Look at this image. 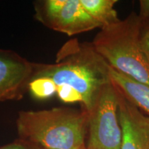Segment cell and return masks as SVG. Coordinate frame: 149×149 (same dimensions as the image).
<instances>
[{"label": "cell", "mask_w": 149, "mask_h": 149, "mask_svg": "<svg viewBox=\"0 0 149 149\" xmlns=\"http://www.w3.org/2000/svg\"><path fill=\"white\" fill-rule=\"evenodd\" d=\"M118 106V91L111 81L102 89L88 113L86 149H120L122 133Z\"/></svg>", "instance_id": "277c9868"}, {"label": "cell", "mask_w": 149, "mask_h": 149, "mask_svg": "<svg viewBox=\"0 0 149 149\" xmlns=\"http://www.w3.org/2000/svg\"><path fill=\"white\" fill-rule=\"evenodd\" d=\"M35 17L44 26L68 36L100 28L80 0H44L35 3Z\"/></svg>", "instance_id": "5b68a950"}, {"label": "cell", "mask_w": 149, "mask_h": 149, "mask_svg": "<svg viewBox=\"0 0 149 149\" xmlns=\"http://www.w3.org/2000/svg\"><path fill=\"white\" fill-rule=\"evenodd\" d=\"M88 113L59 107L20 111L16 120L19 138L44 149H86Z\"/></svg>", "instance_id": "7a4b0ae2"}, {"label": "cell", "mask_w": 149, "mask_h": 149, "mask_svg": "<svg viewBox=\"0 0 149 149\" xmlns=\"http://www.w3.org/2000/svg\"><path fill=\"white\" fill-rule=\"evenodd\" d=\"M148 149H149V141H148Z\"/></svg>", "instance_id": "9a60e30c"}, {"label": "cell", "mask_w": 149, "mask_h": 149, "mask_svg": "<svg viewBox=\"0 0 149 149\" xmlns=\"http://www.w3.org/2000/svg\"><path fill=\"white\" fill-rule=\"evenodd\" d=\"M33 74V63L14 52L0 49V94L5 100L22 98Z\"/></svg>", "instance_id": "8992f818"}, {"label": "cell", "mask_w": 149, "mask_h": 149, "mask_svg": "<svg viewBox=\"0 0 149 149\" xmlns=\"http://www.w3.org/2000/svg\"><path fill=\"white\" fill-rule=\"evenodd\" d=\"M117 0H80L87 13L97 23L100 29L120 20L115 9Z\"/></svg>", "instance_id": "9c48e42d"}, {"label": "cell", "mask_w": 149, "mask_h": 149, "mask_svg": "<svg viewBox=\"0 0 149 149\" xmlns=\"http://www.w3.org/2000/svg\"><path fill=\"white\" fill-rule=\"evenodd\" d=\"M0 149H44L38 145L24 140L22 139H17L10 144L1 146Z\"/></svg>", "instance_id": "7c38bea8"}, {"label": "cell", "mask_w": 149, "mask_h": 149, "mask_svg": "<svg viewBox=\"0 0 149 149\" xmlns=\"http://www.w3.org/2000/svg\"><path fill=\"white\" fill-rule=\"evenodd\" d=\"M117 91L118 115L122 133L120 149H148L149 117Z\"/></svg>", "instance_id": "52a82bcc"}, {"label": "cell", "mask_w": 149, "mask_h": 149, "mask_svg": "<svg viewBox=\"0 0 149 149\" xmlns=\"http://www.w3.org/2000/svg\"><path fill=\"white\" fill-rule=\"evenodd\" d=\"M111 66L92 42L72 39L60 48L53 64H34L33 77L51 79L64 103H79L89 113L104 86L111 82Z\"/></svg>", "instance_id": "6da1fadb"}, {"label": "cell", "mask_w": 149, "mask_h": 149, "mask_svg": "<svg viewBox=\"0 0 149 149\" xmlns=\"http://www.w3.org/2000/svg\"><path fill=\"white\" fill-rule=\"evenodd\" d=\"M111 81L128 102L149 117V85L110 68Z\"/></svg>", "instance_id": "ba28073f"}, {"label": "cell", "mask_w": 149, "mask_h": 149, "mask_svg": "<svg viewBox=\"0 0 149 149\" xmlns=\"http://www.w3.org/2000/svg\"><path fill=\"white\" fill-rule=\"evenodd\" d=\"M139 17L149 15V0H140L139 1Z\"/></svg>", "instance_id": "4fadbf2b"}, {"label": "cell", "mask_w": 149, "mask_h": 149, "mask_svg": "<svg viewBox=\"0 0 149 149\" xmlns=\"http://www.w3.org/2000/svg\"><path fill=\"white\" fill-rule=\"evenodd\" d=\"M3 101H6L5 99L1 94H0V102H3Z\"/></svg>", "instance_id": "5bb4252c"}, {"label": "cell", "mask_w": 149, "mask_h": 149, "mask_svg": "<svg viewBox=\"0 0 149 149\" xmlns=\"http://www.w3.org/2000/svg\"><path fill=\"white\" fill-rule=\"evenodd\" d=\"M31 94L38 100H46L57 93V86L51 79L44 77H33L29 84Z\"/></svg>", "instance_id": "30bf717a"}, {"label": "cell", "mask_w": 149, "mask_h": 149, "mask_svg": "<svg viewBox=\"0 0 149 149\" xmlns=\"http://www.w3.org/2000/svg\"><path fill=\"white\" fill-rule=\"evenodd\" d=\"M140 19L133 11L124 19L100 29L92 44L117 72L149 85V61L141 47Z\"/></svg>", "instance_id": "3957f363"}, {"label": "cell", "mask_w": 149, "mask_h": 149, "mask_svg": "<svg viewBox=\"0 0 149 149\" xmlns=\"http://www.w3.org/2000/svg\"><path fill=\"white\" fill-rule=\"evenodd\" d=\"M139 19H140L139 38H140L141 45L149 61V15L139 17Z\"/></svg>", "instance_id": "8fae6325"}]
</instances>
